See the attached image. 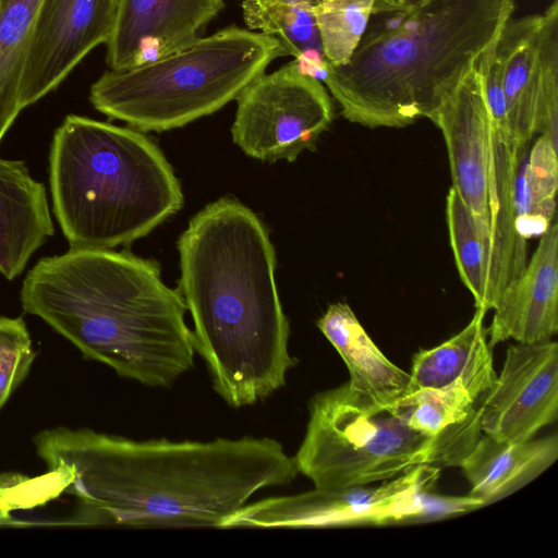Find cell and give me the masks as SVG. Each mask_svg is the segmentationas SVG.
I'll list each match as a JSON object with an SVG mask.
<instances>
[{"label": "cell", "mask_w": 558, "mask_h": 558, "mask_svg": "<svg viewBox=\"0 0 558 558\" xmlns=\"http://www.w3.org/2000/svg\"><path fill=\"white\" fill-rule=\"evenodd\" d=\"M486 312L476 308L470 323L457 335L432 349L413 355L407 392L446 386L469 369L484 353L493 350L484 326Z\"/></svg>", "instance_id": "7402d4cb"}, {"label": "cell", "mask_w": 558, "mask_h": 558, "mask_svg": "<svg viewBox=\"0 0 558 558\" xmlns=\"http://www.w3.org/2000/svg\"><path fill=\"white\" fill-rule=\"evenodd\" d=\"M63 493L81 501L76 524L217 527L257 492L299 473L269 437L210 441L133 440L89 428H48L34 437Z\"/></svg>", "instance_id": "6da1fadb"}, {"label": "cell", "mask_w": 558, "mask_h": 558, "mask_svg": "<svg viewBox=\"0 0 558 558\" xmlns=\"http://www.w3.org/2000/svg\"><path fill=\"white\" fill-rule=\"evenodd\" d=\"M236 100L233 142L264 161L292 162L303 150L314 149L333 118L325 87L301 73L295 60L259 75Z\"/></svg>", "instance_id": "30bf717a"}, {"label": "cell", "mask_w": 558, "mask_h": 558, "mask_svg": "<svg viewBox=\"0 0 558 558\" xmlns=\"http://www.w3.org/2000/svg\"><path fill=\"white\" fill-rule=\"evenodd\" d=\"M558 414V343L508 347L499 375L480 407L482 433L502 442L533 439Z\"/></svg>", "instance_id": "7c38bea8"}, {"label": "cell", "mask_w": 558, "mask_h": 558, "mask_svg": "<svg viewBox=\"0 0 558 558\" xmlns=\"http://www.w3.org/2000/svg\"><path fill=\"white\" fill-rule=\"evenodd\" d=\"M439 466L421 464L378 486L313 490L246 504L223 524L231 527H329L439 520L471 511L470 496L432 493Z\"/></svg>", "instance_id": "9c48e42d"}, {"label": "cell", "mask_w": 558, "mask_h": 558, "mask_svg": "<svg viewBox=\"0 0 558 558\" xmlns=\"http://www.w3.org/2000/svg\"><path fill=\"white\" fill-rule=\"evenodd\" d=\"M41 0H0V142L20 106V82Z\"/></svg>", "instance_id": "44dd1931"}, {"label": "cell", "mask_w": 558, "mask_h": 558, "mask_svg": "<svg viewBox=\"0 0 558 558\" xmlns=\"http://www.w3.org/2000/svg\"><path fill=\"white\" fill-rule=\"evenodd\" d=\"M496 376L489 350L450 384L407 392L395 403L411 429L434 440L440 466L460 465L482 436L480 407Z\"/></svg>", "instance_id": "4fadbf2b"}, {"label": "cell", "mask_w": 558, "mask_h": 558, "mask_svg": "<svg viewBox=\"0 0 558 558\" xmlns=\"http://www.w3.org/2000/svg\"><path fill=\"white\" fill-rule=\"evenodd\" d=\"M317 327L345 363L354 390L385 405L407 393L410 374L386 357L347 303L329 305Z\"/></svg>", "instance_id": "d6986e66"}, {"label": "cell", "mask_w": 558, "mask_h": 558, "mask_svg": "<svg viewBox=\"0 0 558 558\" xmlns=\"http://www.w3.org/2000/svg\"><path fill=\"white\" fill-rule=\"evenodd\" d=\"M557 458V435L502 442L482 434L459 466L470 483V495L487 506L534 481Z\"/></svg>", "instance_id": "ac0fdd59"}, {"label": "cell", "mask_w": 558, "mask_h": 558, "mask_svg": "<svg viewBox=\"0 0 558 558\" xmlns=\"http://www.w3.org/2000/svg\"><path fill=\"white\" fill-rule=\"evenodd\" d=\"M375 0H322L313 5L323 56L330 65L347 63L360 44Z\"/></svg>", "instance_id": "d4e9b609"}, {"label": "cell", "mask_w": 558, "mask_h": 558, "mask_svg": "<svg viewBox=\"0 0 558 558\" xmlns=\"http://www.w3.org/2000/svg\"><path fill=\"white\" fill-rule=\"evenodd\" d=\"M49 183L70 248L129 244L183 204L170 163L147 136L76 114L53 134Z\"/></svg>", "instance_id": "5b68a950"}, {"label": "cell", "mask_w": 558, "mask_h": 558, "mask_svg": "<svg viewBox=\"0 0 558 558\" xmlns=\"http://www.w3.org/2000/svg\"><path fill=\"white\" fill-rule=\"evenodd\" d=\"M304 438L293 457L315 488L389 481L421 464L440 468L434 440L411 429L397 405H385L349 383L308 402Z\"/></svg>", "instance_id": "ba28073f"}, {"label": "cell", "mask_w": 558, "mask_h": 558, "mask_svg": "<svg viewBox=\"0 0 558 558\" xmlns=\"http://www.w3.org/2000/svg\"><path fill=\"white\" fill-rule=\"evenodd\" d=\"M178 248L195 352L215 391L233 408L264 400L295 365L267 230L250 208L223 197L191 219Z\"/></svg>", "instance_id": "7a4b0ae2"}, {"label": "cell", "mask_w": 558, "mask_h": 558, "mask_svg": "<svg viewBox=\"0 0 558 558\" xmlns=\"http://www.w3.org/2000/svg\"><path fill=\"white\" fill-rule=\"evenodd\" d=\"M543 22V13L510 17L496 45L509 131L522 148L535 135L548 137L539 98L538 48Z\"/></svg>", "instance_id": "2e32d148"}, {"label": "cell", "mask_w": 558, "mask_h": 558, "mask_svg": "<svg viewBox=\"0 0 558 558\" xmlns=\"http://www.w3.org/2000/svg\"><path fill=\"white\" fill-rule=\"evenodd\" d=\"M288 1H296V2H307V3H311V4H315L322 0H288Z\"/></svg>", "instance_id": "83f0119b"}, {"label": "cell", "mask_w": 558, "mask_h": 558, "mask_svg": "<svg viewBox=\"0 0 558 558\" xmlns=\"http://www.w3.org/2000/svg\"><path fill=\"white\" fill-rule=\"evenodd\" d=\"M53 234L45 184L22 160L0 158V274L8 280L20 276Z\"/></svg>", "instance_id": "e0dca14e"}, {"label": "cell", "mask_w": 558, "mask_h": 558, "mask_svg": "<svg viewBox=\"0 0 558 558\" xmlns=\"http://www.w3.org/2000/svg\"><path fill=\"white\" fill-rule=\"evenodd\" d=\"M22 308L84 357L150 387H170L194 365L186 306L158 265L111 248H70L39 259L20 293Z\"/></svg>", "instance_id": "3957f363"}, {"label": "cell", "mask_w": 558, "mask_h": 558, "mask_svg": "<svg viewBox=\"0 0 558 558\" xmlns=\"http://www.w3.org/2000/svg\"><path fill=\"white\" fill-rule=\"evenodd\" d=\"M513 0H375L350 60L323 80L352 123L404 128L428 118L497 39Z\"/></svg>", "instance_id": "277c9868"}, {"label": "cell", "mask_w": 558, "mask_h": 558, "mask_svg": "<svg viewBox=\"0 0 558 558\" xmlns=\"http://www.w3.org/2000/svg\"><path fill=\"white\" fill-rule=\"evenodd\" d=\"M242 11L248 29L277 38L286 56L296 59L308 50L322 51L313 4L287 0H243Z\"/></svg>", "instance_id": "603a6c76"}, {"label": "cell", "mask_w": 558, "mask_h": 558, "mask_svg": "<svg viewBox=\"0 0 558 558\" xmlns=\"http://www.w3.org/2000/svg\"><path fill=\"white\" fill-rule=\"evenodd\" d=\"M487 329L493 349L509 339L550 340L558 331V225L550 226L521 275L500 294Z\"/></svg>", "instance_id": "9a60e30c"}, {"label": "cell", "mask_w": 558, "mask_h": 558, "mask_svg": "<svg viewBox=\"0 0 558 558\" xmlns=\"http://www.w3.org/2000/svg\"><path fill=\"white\" fill-rule=\"evenodd\" d=\"M35 353L25 322L0 316V404L28 375Z\"/></svg>", "instance_id": "484cf974"}, {"label": "cell", "mask_w": 558, "mask_h": 558, "mask_svg": "<svg viewBox=\"0 0 558 558\" xmlns=\"http://www.w3.org/2000/svg\"><path fill=\"white\" fill-rule=\"evenodd\" d=\"M558 145L538 136L527 161L520 167L515 183V226L529 240L550 227L556 210L558 189Z\"/></svg>", "instance_id": "ffe728a7"}, {"label": "cell", "mask_w": 558, "mask_h": 558, "mask_svg": "<svg viewBox=\"0 0 558 558\" xmlns=\"http://www.w3.org/2000/svg\"><path fill=\"white\" fill-rule=\"evenodd\" d=\"M446 218L460 278L473 295L475 308L487 312L488 251L472 215L452 187L446 197Z\"/></svg>", "instance_id": "cb8c5ba5"}, {"label": "cell", "mask_w": 558, "mask_h": 558, "mask_svg": "<svg viewBox=\"0 0 558 558\" xmlns=\"http://www.w3.org/2000/svg\"><path fill=\"white\" fill-rule=\"evenodd\" d=\"M119 0H41L20 82L22 110L53 90L109 40Z\"/></svg>", "instance_id": "8fae6325"}, {"label": "cell", "mask_w": 558, "mask_h": 558, "mask_svg": "<svg viewBox=\"0 0 558 558\" xmlns=\"http://www.w3.org/2000/svg\"><path fill=\"white\" fill-rule=\"evenodd\" d=\"M442 133L452 189L488 251L489 287L502 292L526 266V242L515 226V183L527 147L496 130L476 62L429 117Z\"/></svg>", "instance_id": "52a82bcc"}, {"label": "cell", "mask_w": 558, "mask_h": 558, "mask_svg": "<svg viewBox=\"0 0 558 558\" xmlns=\"http://www.w3.org/2000/svg\"><path fill=\"white\" fill-rule=\"evenodd\" d=\"M281 56L277 38L230 26L158 60L106 72L89 99L101 113L140 131H167L236 99Z\"/></svg>", "instance_id": "8992f818"}, {"label": "cell", "mask_w": 558, "mask_h": 558, "mask_svg": "<svg viewBox=\"0 0 558 558\" xmlns=\"http://www.w3.org/2000/svg\"><path fill=\"white\" fill-rule=\"evenodd\" d=\"M63 494L60 475L53 471L46 474L26 478L0 481V526L13 522L11 512L19 509H28L41 506Z\"/></svg>", "instance_id": "4316f807"}, {"label": "cell", "mask_w": 558, "mask_h": 558, "mask_svg": "<svg viewBox=\"0 0 558 558\" xmlns=\"http://www.w3.org/2000/svg\"><path fill=\"white\" fill-rule=\"evenodd\" d=\"M222 8L223 0H119L107 64L122 71L175 52L196 40Z\"/></svg>", "instance_id": "5bb4252c"}, {"label": "cell", "mask_w": 558, "mask_h": 558, "mask_svg": "<svg viewBox=\"0 0 558 558\" xmlns=\"http://www.w3.org/2000/svg\"><path fill=\"white\" fill-rule=\"evenodd\" d=\"M2 408V405L0 404V409Z\"/></svg>", "instance_id": "f1b7e54d"}]
</instances>
